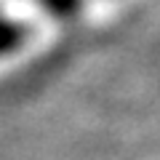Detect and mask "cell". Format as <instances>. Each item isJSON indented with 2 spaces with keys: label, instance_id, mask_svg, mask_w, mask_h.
Segmentation results:
<instances>
[{
  "label": "cell",
  "instance_id": "2",
  "mask_svg": "<svg viewBox=\"0 0 160 160\" xmlns=\"http://www.w3.org/2000/svg\"><path fill=\"white\" fill-rule=\"evenodd\" d=\"M46 3L48 11H53L56 16H72L75 11H78L80 0H43Z\"/></svg>",
  "mask_w": 160,
  "mask_h": 160
},
{
  "label": "cell",
  "instance_id": "1",
  "mask_svg": "<svg viewBox=\"0 0 160 160\" xmlns=\"http://www.w3.org/2000/svg\"><path fill=\"white\" fill-rule=\"evenodd\" d=\"M24 40V29L16 27V24H8V22H0V56L19 46Z\"/></svg>",
  "mask_w": 160,
  "mask_h": 160
}]
</instances>
